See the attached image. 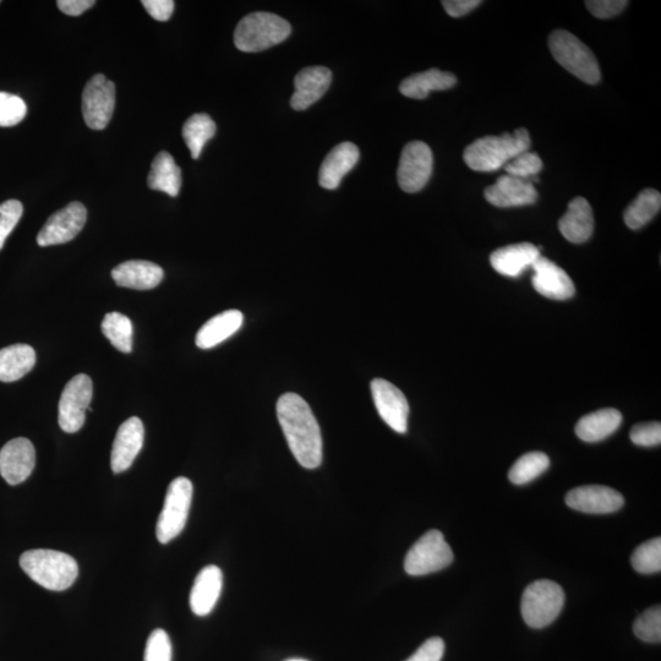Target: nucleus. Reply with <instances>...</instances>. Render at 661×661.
<instances>
[{"label": "nucleus", "instance_id": "nucleus-36", "mask_svg": "<svg viewBox=\"0 0 661 661\" xmlns=\"http://www.w3.org/2000/svg\"><path fill=\"white\" fill-rule=\"evenodd\" d=\"M633 632L643 642L660 643L661 641V608L659 605L644 611L633 625Z\"/></svg>", "mask_w": 661, "mask_h": 661}, {"label": "nucleus", "instance_id": "nucleus-2", "mask_svg": "<svg viewBox=\"0 0 661 661\" xmlns=\"http://www.w3.org/2000/svg\"><path fill=\"white\" fill-rule=\"evenodd\" d=\"M531 147V135L527 129H517L515 133L500 136H485L475 140L464 150L466 165L475 172H496L508 162L523 154Z\"/></svg>", "mask_w": 661, "mask_h": 661}, {"label": "nucleus", "instance_id": "nucleus-25", "mask_svg": "<svg viewBox=\"0 0 661 661\" xmlns=\"http://www.w3.org/2000/svg\"><path fill=\"white\" fill-rule=\"evenodd\" d=\"M244 324V315L239 310H227L213 316L196 335V346L211 349L237 333Z\"/></svg>", "mask_w": 661, "mask_h": 661}, {"label": "nucleus", "instance_id": "nucleus-19", "mask_svg": "<svg viewBox=\"0 0 661 661\" xmlns=\"http://www.w3.org/2000/svg\"><path fill=\"white\" fill-rule=\"evenodd\" d=\"M332 73L325 67H310L299 71L294 80L296 91L291 106L296 111H305L318 102L330 89Z\"/></svg>", "mask_w": 661, "mask_h": 661}, {"label": "nucleus", "instance_id": "nucleus-38", "mask_svg": "<svg viewBox=\"0 0 661 661\" xmlns=\"http://www.w3.org/2000/svg\"><path fill=\"white\" fill-rule=\"evenodd\" d=\"M23 212L24 206L18 200H8L0 204V250L18 225Z\"/></svg>", "mask_w": 661, "mask_h": 661}, {"label": "nucleus", "instance_id": "nucleus-7", "mask_svg": "<svg viewBox=\"0 0 661 661\" xmlns=\"http://www.w3.org/2000/svg\"><path fill=\"white\" fill-rule=\"evenodd\" d=\"M193 493V483L188 478L179 477L169 484L165 505L156 527L158 542L168 544L183 532L193 502Z\"/></svg>", "mask_w": 661, "mask_h": 661}, {"label": "nucleus", "instance_id": "nucleus-42", "mask_svg": "<svg viewBox=\"0 0 661 661\" xmlns=\"http://www.w3.org/2000/svg\"><path fill=\"white\" fill-rule=\"evenodd\" d=\"M445 642L439 637L428 639L406 661H441L444 658Z\"/></svg>", "mask_w": 661, "mask_h": 661}, {"label": "nucleus", "instance_id": "nucleus-18", "mask_svg": "<svg viewBox=\"0 0 661 661\" xmlns=\"http://www.w3.org/2000/svg\"><path fill=\"white\" fill-rule=\"evenodd\" d=\"M485 199L501 209L528 206L537 202L538 191L529 180L505 174L497 179L494 185L485 189Z\"/></svg>", "mask_w": 661, "mask_h": 661}, {"label": "nucleus", "instance_id": "nucleus-3", "mask_svg": "<svg viewBox=\"0 0 661 661\" xmlns=\"http://www.w3.org/2000/svg\"><path fill=\"white\" fill-rule=\"evenodd\" d=\"M20 566L32 581L48 591H67L79 576L78 562L74 557L56 550L26 551L20 557Z\"/></svg>", "mask_w": 661, "mask_h": 661}, {"label": "nucleus", "instance_id": "nucleus-27", "mask_svg": "<svg viewBox=\"0 0 661 661\" xmlns=\"http://www.w3.org/2000/svg\"><path fill=\"white\" fill-rule=\"evenodd\" d=\"M622 423V414L614 408H604L579 420L576 434L582 441L598 442L613 435Z\"/></svg>", "mask_w": 661, "mask_h": 661}, {"label": "nucleus", "instance_id": "nucleus-43", "mask_svg": "<svg viewBox=\"0 0 661 661\" xmlns=\"http://www.w3.org/2000/svg\"><path fill=\"white\" fill-rule=\"evenodd\" d=\"M142 5L151 18L157 21H167L171 19L176 3L173 0H144Z\"/></svg>", "mask_w": 661, "mask_h": 661}, {"label": "nucleus", "instance_id": "nucleus-1", "mask_svg": "<svg viewBox=\"0 0 661 661\" xmlns=\"http://www.w3.org/2000/svg\"><path fill=\"white\" fill-rule=\"evenodd\" d=\"M277 418L300 466L320 467L324 457L321 429L307 401L296 393H286L277 402Z\"/></svg>", "mask_w": 661, "mask_h": 661}, {"label": "nucleus", "instance_id": "nucleus-17", "mask_svg": "<svg viewBox=\"0 0 661 661\" xmlns=\"http://www.w3.org/2000/svg\"><path fill=\"white\" fill-rule=\"evenodd\" d=\"M533 287L543 297L554 300H567L575 296L576 288L571 277L555 262L540 258L532 266Z\"/></svg>", "mask_w": 661, "mask_h": 661}, {"label": "nucleus", "instance_id": "nucleus-30", "mask_svg": "<svg viewBox=\"0 0 661 661\" xmlns=\"http://www.w3.org/2000/svg\"><path fill=\"white\" fill-rule=\"evenodd\" d=\"M660 207L661 195L659 191L654 189L643 190L625 211L626 226L633 229V231L641 229L658 215Z\"/></svg>", "mask_w": 661, "mask_h": 661}, {"label": "nucleus", "instance_id": "nucleus-8", "mask_svg": "<svg viewBox=\"0 0 661 661\" xmlns=\"http://www.w3.org/2000/svg\"><path fill=\"white\" fill-rule=\"evenodd\" d=\"M453 562L451 546L446 543L444 534L436 529L425 533L409 549L404 560V570L409 576H426L439 572Z\"/></svg>", "mask_w": 661, "mask_h": 661}, {"label": "nucleus", "instance_id": "nucleus-4", "mask_svg": "<svg viewBox=\"0 0 661 661\" xmlns=\"http://www.w3.org/2000/svg\"><path fill=\"white\" fill-rule=\"evenodd\" d=\"M287 20L276 14L253 13L239 21L234 32V43L239 51L256 53L280 45L291 35Z\"/></svg>", "mask_w": 661, "mask_h": 661}, {"label": "nucleus", "instance_id": "nucleus-9", "mask_svg": "<svg viewBox=\"0 0 661 661\" xmlns=\"http://www.w3.org/2000/svg\"><path fill=\"white\" fill-rule=\"evenodd\" d=\"M94 386L90 376H74L64 387L59 401V425L65 433L74 434L83 428L86 411H90Z\"/></svg>", "mask_w": 661, "mask_h": 661}, {"label": "nucleus", "instance_id": "nucleus-41", "mask_svg": "<svg viewBox=\"0 0 661 661\" xmlns=\"http://www.w3.org/2000/svg\"><path fill=\"white\" fill-rule=\"evenodd\" d=\"M627 4L626 0H589L586 7L595 18L610 19L624 12Z\"/></svg>", "mask_w": 661, "mask_h": 661}, {"label": "nucleus", "instance_id": "nucleus-10", "mask_svg": "<svg viewBox=\"0 0 661 661\" xmlns=\"http://www.w3.org/2000/svg\"><path fill=\"white\" fill-rule=\"evenodd\" d=\"M433 151L423 141L409 142L402 151L398 166V184L406 193L413 194L425 188L433 174Z\"/></svg>", "mask_w": 661, "mask_h": 661}, {"label": "nucleus", "instance_id": "nucleus-5", "mask_svg": "<svg viewBox=\"0 0 661 661\" xmlns=\"http://www.w3.org/2000/svg\"><path fill=\"white\" fill-rule=\"evenodd\" d=\"M549 47L556 62L583 83L595 85L602 79L597 58L591 49L571 32L554 31L549 37Z\"/></svg>", "mask_w": 661, "mask_h": 661}, {"label": "nucleus", "instance_id": "nucleus-40", "mask_svg": "<svg viewBox=\"0 0 661 661\" xmlns=\"http://www.w3.org/2000/svg\"><path fill=\"white\" fill-rule=\"evenodd\" d=\"M633 444L653 447L661 444V425L659 422L642 423L633 426L630 434Z\"/></svg>", "mask_w": 661, "mask_h": 661}, {"label": "nucleus", "instance_id": "nucleus-16", "mask_svg": "<svg viewBox=\"0 0 661 661\" xmlns=\"http://www.w3.org/2000/svg\"><path fill=\"white\" fill-rule=\"evenodd\" d=\"M145 428L138 417H131L119 426L111 455L113 473L119 474L131 467L144 446Z\"/></svg>", "mask_w": 661, "mask_h": 661}, {"label": "nucleus", "instance_id": "nucleus-46", "mask_svg": "<svg viewBox=\"0 0 661 661\" xmlns=\"http://www.w3.org/2000/svg\"><path fill=\"white\" fill-rule=\"evenodd\" d=\"M287 661H308V660H304V659H291V660H287Z\"/></svg>", "mask_w": 661, "mask_h": 661}, {"label": "nucleus", "instance_id": "nucleus-37", "mask_svg": "<svg viewBox=\"0 0 661 661\" xmlns=\"http://www.w3.org/2000/svg\"><path fill=\"white\" fill-rule=\"evenodd\" d=\"M27 107L23 98L0 92V127L18 125L26 117Z\"/></svg>", "mask_w": 661, "mask_h": 661}, {"label": "nucleus", "instance_id": "nucleus-20", "mask_svg": "<svg viewBox=\"0 0 661 661\" xmlns=\"http://www.w3.org/2000/svg\"><path fill=\"white\" fill-rule=\"evenodd\" d=\"M112 277L119 287L149 291L162 282L165 272L154 262L130 260L114 267Z\"/></svg>", "mask_w": 661, "mask_h": 661}, {"label": "nucleus", "instance_id": "nucleus-11", "mask_svg": "<svg viewBox=\"0 0 661 661\" xmlns=\"http://www.w3.org/2000/svg\"><path fill=\"white\" fill-rule=\"evenodd\" d=\"M116 107V85L105 75L92 76L83 91V116L92 130L106 129Z\"/></svg>", "mask_w": 661, "mask_h": 661}, {"label": "nucleus", "instance_id": "nucleus-21", "mask_svg": "<svg viewBox=\"0 0 661 661\" xmlns=\"http://www.w3.org/2000/svg\"><path fill=\"white\" fill-rule=\"evenodd\" d=\"M223 588V573L220 567L206 566L195 578L190 593V608L196 616H207L221 597Z\"/></svg>", "mask_w": 661, "mask_h": 661}, {"label": "nucleus", "instance_id": "nucleus-32", "mask_svg": "<svg viewBox=\"0 0 661 661\" xmlns=\"http://www.w3.org/2000/svg\"><path fill=\"white\" fill-rule=\"evenodd\" d=\"M102 332L109 342L119 352L130 353L133 351V324L128 316L120 313H109L102 321Z\"/></svg>", "mask_w": 661, "mask_h": 661}, {"label": "nucleus", "instance_id": "nucleus-23", "mask_svg": "<svg viewBox=\"0 0 661 661\" xmlns=\"http://www.w3.org/2000/svg\"><path fill=\"white\" fill-rule=\"evenodd\" d=\"M539 248L531 243L508 245L490 256L491 266L502 276L520 277L540 258Z\"/></svg>", "mask_w": 661, "mask_h": 661}, {"label": "nucleus", "instance_id": "nucleus-29", "mask_svg": "<svg viewBox=\"0 0 661 661\" xmlns=\"http://www.w3.org/2000/svg\"><path fill=\"white\" fill-rule=\"evenodd\" d=\"M147 184L150 189L163 191L172 198H176L179 194L180 188H182V169L177 166L176 161L168 152H160L152 162Z\"/></svg>", "mask_w": 661, "mask_h": 661}, {"label": "nucleus", "instance_id": "nucleus-13", "mask_svg": "<svg viewBox=\"0 0 661 661\" xmlns=\"http://www.w3.org/2000/svg\"><path fill=\"white\" fill-rule=\"evenodd\" d=\"M371 393L381 419L396 433L406 434L409 404L403 392L389 381L375 379L371 382Z\"/></svg>", "mask_w": 661, "mask_h": 661}, {"label": "nucleus", "instance_id": "nucleus-34", "mask_svg": "<svg viewBox=\"0 0 661 661\" xmlns=\"http://www.w3.org/2000/svg\"><path fill=\"white\" fill-rule=\"evenodd\" d=\"M631 564L642 575H653L661 571V539L654 538L639 545L632 554Z\"/></svg>", "mask_w": 661, "mask_h": 661}, {"label": "nucleus", "instance_id": "nucleus-12", "mask_svg": "<svg viewBox=\"0 0 661 661\" xmlns=\"http://www.w3.org/2000/svg\"><path fill=\"white\" fill-rule=\"evenodd\" d=\"M86 220V207L78 201L70 202L67 207L48 218L38 233L37 243L40 247L68 243L83 231Z\"/></svg>", "mask_w": 661, "mask_h": 661}, {"label": "nucleus", "instance_id": "nucleus-14", "mask_svg": "<svg viewBox=\"0 0 661 661\" xmlns=\"http://www.w3.org/2000/svg\"><path fill=\"white\" fill-rule=\"evenodd\" d=\"M566 504L572 510L591 515H606L619 511L625 505L619 491L603 485H586L573 489L566 495Z\"/></svg>", "mask_w": 661, "mask_h": 661}, {"label": "nucleus", "instance_id": "nucleus-31", "mask_svg": "<svg viewBox=\"0 0 661 661\" xmlns=\"http://www.w3.org/2000/svg\"><path fill=\"white\" fill-rule=\"evenodd\" d=\"M216 123L205 113L194 114L183 127V138L191 157L198 160L206 142L216 134Z\"/></svg>", "mask_w": 661, "mask_h": 661}, {"label": "nucleus", "instance_id": "nucleus-15", "mask_svg": "<svg viewBox=\"0 0 661 661\" xmlns=\"http://www.w3.org/2000/svg\"><path fill=\"white\" fill-rule=\"evenodd\" d=\"M36 466L34 445L25 437L9 441L0 450V475L10 485L24 483Z\"/></svg>", "mask_w": 661, "mask_h": 661}, {"label": "nucleus", "instance_id": "nucleus-44", "mask_svg": "<svg viewBox=\"0 0 661 661\" xmlns=\"http://www.w3.org/2000/svg\"><path fill=\"white\" fill-rule=\"evenodd\" d=\"M482 2L479 0H444L442 5L446 10V13L452 16V18H462V16L471 13L472 10L479 7Z\"/></svg>", "mask_w": 661, "mask_h": 661}, {"label": "nucleus", "instance_id": "nucleus-6", "mask_svg": "<svg viewBox=\"0 0 661 661\" xmlns=\"http://www.w3.org/2000/svg\"><path fill=\"white\" fill-rule=\"evenodd\" d=\"M566 595L559 584L540 579L529 584L523 593L521 611L529 627L544 628L553 624L564 609Z\"/></svg>", "mask_w": 661, "mask_h": 661}, {"label": "nucleus", "instance_id": "nucleus-26", "mask_svg": "<svg viewBox=\"0 0 661 661\" xmlns=\"http://www.w3.org/2000/svg\"><path fill=\"white\" fill-rule=\"evenodd\" d=\"M457 78L452 73H446L439 69H430L424 73L409 76L403 80L400 85V91L403 96L414 98V100H424L431 91H445L456 86Z\"/></svg>", "mask_w": 661, "mask_h": 661}, {"label": "nucleus", "instance_id": "nucleus-35", "mask_svg": "<svg viewBox=\"0 0 661 661\" xmlns=\"http://www.w3.org/2000/svg\"><path fill=\"white\" fill-rule=\"evenodd\" d=\"M543 169V161L537 154L533 152H523L513 158L505 166V171L508 176L529 180L531 183L538 182L537 176Z\"/></svg>", "mask_w": 661, "mask_h": 661}, {"label": "nucleus", "instance_id": "nucleus-22", "mask_svg": "<svg viewBox=\"0 0 661 661\" xmlns=\"http://www.w3.org/2000/svg\"><path fill=\"white\" fill-rule=\"evenodd\" d=\"M360 152L352 142H342L337 145L325 161L322 162L319 173V184L327 190H335L340 187L342 179L357 165Z\"/></svg>", "mask_w": 661, "mask_h": 661}, {"label": "nucleus", "instance_id": "nucleus-24", "mask_svg": "<svg viewBox=\"0 0 661 661\" xmlns=\"http://www.w3.org/2000/svg\"><path fill=\"white\" fill-rule=\"evenodd\" d=\"M562 236L573 244L587 242L594 231V216L591 204L584 198H576L568 205L567 212L559 221Z\"/></svg>", "mask_w": 661, "mask_h": 661}, {"label": "nucleus", "instance_id": "nucleus-28", "mask_svg": "<svg viewBox=\"0 0 661 661\" xmlns=\"http://www.w3.org/2000/svg\"><path fill=\"white\" fill-rule=\"evenodd\" d=\"M35 364V349L27 344H14L0 349V381H18L29 374Z\"/></svg>", "mask_w": 661, "mask_h": 661}, {"label": "nucleus", "instance_id": "nucleus-39", "mask_svg": "<svg viewBox=\"0 0 661 661\" xmlns=\"http://www.w3.org/2000/svg\"><path fill=\"white\" fill-rule=\"evenodd\" d=\"M145 661H172V643L166 631L155 630L146 643Z\"/></svg>", "mask_w": 661, "mask_h": 661}, {"label": "nucleus", "instance_id": "nucleus-33", "mask_svg": "<svg viewBox=\"0 0 661 661\" xmlns=\"http://www.w3.org/2000/svg\"><path fill=\"white\" fill-rule=\"evenodd\" d=\"M550 466L549 457L543 452H529L518 458L508 473L511 483L524 485L533 482Z\"/></svg>", "mask_w": 661, "mask_h": 661}, {"label": "nucleus", "instance_id": "nucleus-45", "mask_svg": "<svg viewBox=\"0 0 661 661\" xmlns=\"http://www.w3.org/2000/svg\"><path fill=\"white\" fill-rule=\"evenodd\" d=\"M96 4L95 0H58L60 12L69 16H79Z\"/></svg>", "mask_w": 661, "mask_h": 661}]
</instances>
